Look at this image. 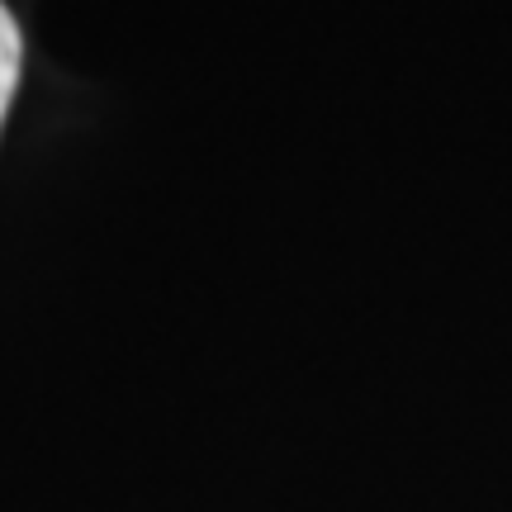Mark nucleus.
I'll use <instances>...</instances> for the list:
<instances>
[{"instance_id":"obj_1","label":"nucleus","mask_w":512,"mask_h":512,"mask_svg":"<svg viewBox=\"0 0 512 512\" xmlns=\"http://www.w3.org/2000/svg\"><path fill=\"white\" fill-rule=\"evenodd\" d=\"M19 62H24V38H19V24L15 15L0 5V119L10 110L15 100V86H19Z\"/></svg>"}]
</instances>
